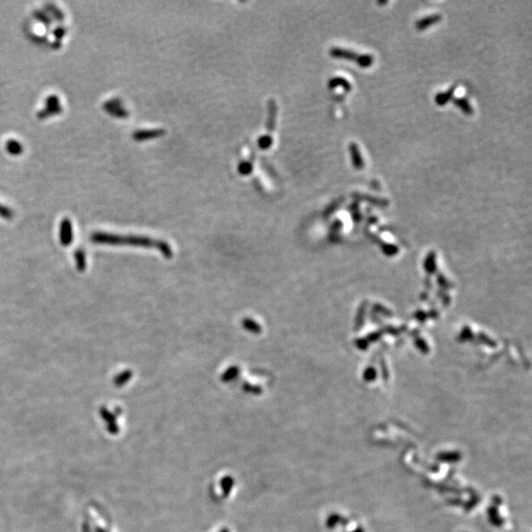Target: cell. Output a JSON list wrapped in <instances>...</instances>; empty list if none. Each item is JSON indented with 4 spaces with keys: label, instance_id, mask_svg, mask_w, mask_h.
Listing matches in <instances>:
<instances>
[{
    "label": "cell",
    "instance_id": "obj_1",
    "mask_svg": "<svg viewBox=\"0 0 532 532\" xmlns=\"http://www.w3.org/2000/svg\"><path fill=\"white\" fill-rule=\"evenodd\" d=\"M164 130L163 129H150V130H139L135 131L133 134V139L136 141H144L152 138L159 137L163 135Z\"/></svg>",
    "mask_w": 532,
    "mask_h": 532
},
{
    "label": "cell",
    "instance_id": "obj_2",
    "mask_svg": "<svg viewBox=\"0 0 532 532\" xmlns=\"http://www.w3.org/2000/svg\"><path fill=\"white\" fill-rule=\"evenodd\" d=\"M349 152H350L353 167L356 170H362L365 167V162L358 145L356 143H351L349 145Z\"/></svg>",
    "mask_w": 532,
    "mask_h": 532
},
{
    "label": "cell",
    "instance_id": "obj_3",
    "mask_svg": "<svg viewBox=\"0 0 532 532\" xmlns=\"http://www.w3.org/2000/svg\"><path fill=\"white\" fill-rule=\"evenodd\" d=\"M104 109L109 113L110 115L112 116H118V117H124L127 115V113L125 112V110H123L121 107H120V104L117 100H110V101H107L104 104L103 106Z\"/></svg>",
    "mask_w": 532,
    "mask_h": 532
},
{
    "label": "cell",
    "instance_id": "obj_4",
    "mask_svg": "<svg viewBox=\"0 0 532 532\" xmlns=\"http://www.w3.org/2000/svg\"><path fill=\"white\" fill-rule=\"evenodd\" d=\"M330 55L334 58H338V59H345V60H353V61H356L358 60L359 58V55L358 53H354V52H351V51H348V50H342V49H339V48H333L331 51H330Z\"/></svg>",
    "mask_w": 532,
    "mask_h": 532
},
{
    "label": "cell",
    "instance_id": "obj_5",
    "mask_svg": "<svg viewBox=\"0 0 532 532\" xmlns=\"http://www.w3.org/2000/svg\"><path fill=\"white\" fill-rule=\"evenodd\" d=\"M441 20H442V16L440 14H434V15L427 16V17L422 18L419 21H417L416 29L419 30V31H424V30L428 29L429 27H432L433 25L439 23Z\"/></svg>",
    "mask_w": 532,
    "mask_h": 532
},
{
    "label": "cell",
    "instance_id": "obj_6",
    "mask_svg": "<svg viewBox=\"0 0 532 532\" xmlns=\"http://www.w3.org/2000/svg\"><path fill=\"white\" fill-rule=\"evenodd\" d=\"M5 149H6L7 153L12 155V156H19L24 151V147H23L22 143L19 142L18 140H15V139L7 140V142L5 144Z\"/></svg>",
    "mask_w": 532,
    "mask_h": 532
},
{
    "label": "cell",
    "instance_id": "obj_7",
    "mask_svg": "<svg viewBox=\"0 0 532 532\" xmlns=\"http://www.w3.org/2000/svg\"><path fill=\"white\" fill-rule=\"evenodd\" d=\"M455 89H456V87H455V86H452L449 91L438 94V95L435 97V102H436V104H437L438 106H445V105H447L450 101H452V100L453 99V94H454V92H455Z\"/></svg>",
    "mask_w": 532,
    "mask_h": 532
},
{
    "label": "cell",
    "instance_id": "obj_8",
    "mask_svg": "<svg viewBox=\"0 0 532 532\" xmlns=\"http://www.w3.org/2000/svg\"><path fill=\"white\" fill-rule=\"evenodd\" d=\"M62 112V106H45V108L41 109L37 116L39 119L43 120V119H47L48 117H51V116H53V115H56L58 113H61Z\"/></svg>",
    "mask_w": 532,
    "mask_h": 532
},
{
    "label": "cell",
    "instance_id": "obj_9",
    "mask_svg": "<svg viewBox=\"0 0 532 532\" xmlns=\"http://www.w3.org/2000/svg\"><path fill=\"white\" fill-rule=\"evenodd\" d=\"M452 102L463 113L467 115H471L473 113V107L471 106L470 103L466 99L455 98V99H452Z\"/></svg>",
    "mask_w": 532,
    "mask_h": 532
},
{
    "label": "cell",
    "instance_id": "obj_10",
    "mask_svg": "<svg viewBox=\"0 0 532 532\" xmlns=\"http://www.w3.org/2000/svg\"><path fill=\"white\" fill-rule=\"evenodd\" d=\"M329 87L330 88H337V87H340L342 89H344L346 92H350L352 90V86L350 85V83L342 78V77H336V78H332L330 81H329Z\"/></svg>",
    "mask_w": 532,
    "mask_h": 532
},
{
    "label": "cell",
    "instance_id": "obj_11",
    "mask_svg": "<svg viewBox=\"0 0 532 532\" xmlns=\"http://www.w3.org/2000/svg\"><path fill=\"white\" fill-rule=\"evenodd\" d=\"M373 57L371 54H360L357 60V64L362 68H369L372 65Z\"/></svg>",
    "mask_w": 532,
    "mask_h": 532
},
{
    "label": "cell",
    "instance_id": "obj_12",
    "mask_svg": "<svg viewBox=\"0 0 532 532\" xmlns=\"http://www.w3.org/2000/svg\"><path fill=\"white\" fill-rule=\"evenodd\" d=\"M33 14H34V17H35L37 20H39L40 22H42L44 25H46V26H50V25H51V19H50V17H49L48 15H46L43 11H41V10H36V11L33 12Z\"/></svg>",
    "mask_w": 532,
    "mask_h": 532
},
{
    "label": "cell",
    "instance_id": "obj_13",
    "mask_svg": "<svg viewBox=\"0 0 532 532\" xmlns=\"http://www.w3.org/2000/svg\"><path fill=\"white\" fill-rule=\"evenodd\" d=\"M47 9H48L51 13H53V15L54 16L55 19L60 20V21L63 20L64 15H63L62 11H61L59 8H57L55 5H53V4H48V5H47Z\"/></svg>",
    "mask_w": 532,
    "mask_h": 532
},
{
    "label": "cell",
    "instance_id": "obj_14",
    "mask_svg": "<svg viewBox=\"0 0 532 532\" xmlns=\"http://www.w3.org/2000/svg\"><path fill=\"white\" fill-rule=\"evenodd\" d=\"M354 196H356V198H358V199L366 200V201H369V202H372V203H376V204H384V203H385L384 200L376 199V198L372 197V196H370V195H364V194L356 193V194H354Z\"/></svg>",
    "mask_w": 532,
    "mask_h": 532
},
{
    "label": "cell",
    "instance_id": "obj_15",
    "mask_svg": "<svg viewBox=\"0 0 532 532\" xmlns=\"http://www.w3.org/2000/svg\"><path fill=\"white\" fill-rule=\"evenodd\" d=\"M66 32H67L66 29L63 28V27H58V28H56V29L53 31V35H54L56 41H58V42L61 41V39L66 35Z\"/></svg>",
    "mask_w": 532,
    "mask_h": 532
},
{
    "label": "cell",
    "instance_id": "obj_16",
    "mask_svg": "<svg viewBox=\"0 0 532 532\" xmlns=\"http://www.w3.org/2000/svg\"><path fill=\"white\" fill-rule=\"evenodd\" d=\"M0 216H2L4 218H11L13 216V213L11 212L9 208L0 204Z\"/></svg>",
    "mask_w": 532,
    "mask_h": 532
}]
</instances>
